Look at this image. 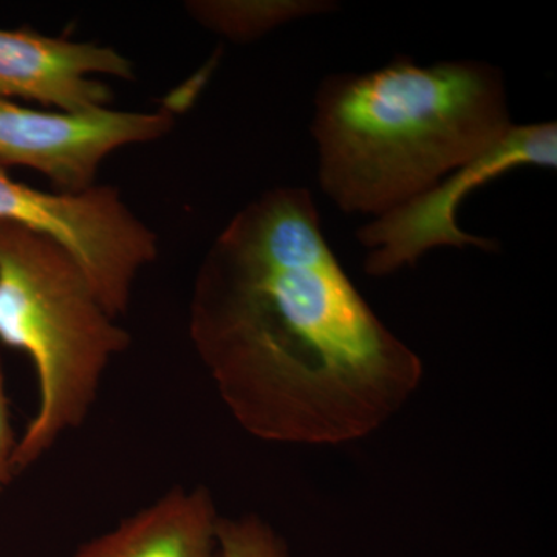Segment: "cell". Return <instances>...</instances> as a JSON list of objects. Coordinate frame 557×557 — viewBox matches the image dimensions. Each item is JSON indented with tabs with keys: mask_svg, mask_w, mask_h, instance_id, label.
<instances>
[{
	"mask_svg": "<svg viewBox=\"0 0 557 557\" xmlns=\"http://www.w3.org/2000/svg\"><path fill=\"white\" fill-rule=\"evenodd\" d=\"M189 335L231 416L263 442L369 437L424 375L347 276L310 190L296 186L260 194L212 242Z\"/></svg>",
	"mask_w": 557,
	"mask_h": 557,
	"instance_id": "6da1fadb",
	"label": "cell"
},
{
	"mask_svg": "<svg viewBox=\"0 0 557 557\" xmlns=\"http://www.w3.org/2000/svg\"><path fill=\"white\" fill-rule=\"evenodd\" d=\"M512 124L504 72L490 62L398 57L370 72L333 73L314 95L319 186L341 211L379 218Z\"/></svg>",
	"mask_w": 557,
	"mask_h": 557,
	"instance_id": "7a4b0ae2",
	"label": "cell"
},
{
	"mask_svg": "<svg viewBox=\"0 0 557 557\" xmlns=\"http://www.w3.org/2000/svg\"><path fill=\"white\" fill-rule=\"evenodd\" d=\"M0 343L32 358L39 384L38 412L14 449L16 474L83 424L131 336L61 245L0 220Z\"/></svg>",
	"mask_w": 557,
	"mask_h": 557,
	"instance_id": "3957f363",
	"label": "cell"
},
{
	"mask_svg": "<svg viewBox=\"0 0 557 557\" xmlns=\"http://www.w3.org/2000/svg\"><path fill=\"white\" fill-rule=\"evenodd\" d=\"M0 220L57 242L78 262L110 317L131 306L139 270L159 255L157 236L112 186L46 193L10 177L0 166Z\"/></svg>",
	"mask_w": 557,
	"mask_h": 557,
	"instance_id": "277c9868",
	"label": "cell"
},
{
	"mask_svg": "<svg viewBox=\"0 0 557 557\" xmlns=\"http://www.w3.org/2000/svg\"><path fill=\"white\" fill-rule=\"evenodd\" d=\"M556 170V121L512 124L490 149L449 172L426 190L397 208L370 219L357 231V239L368 248L364 271L386 277L435 248L474 247L486 252L500 249L497 240L469 234L458 226V207L472 190L518 168Z\"/></svg>",
	"mask_w": 557,
	"mask_h": 557,
	"instance_id": "5b68a950",
	"label": "cell"
},
{
	"mask_svg": "<svg viewBox=\"0 0 557 557\" xmlns=\"http://www.w3.org/2000/svg\"><path fill=\"white\" fill-rule=\"evenodd\" d=\"M174 126L170 110L46 112L0 100V166H24L51 180L61 193L95 185L113 150L156 141Z\"/></svg>",
	"mask_w": 557,
	"mask_h": 557,
	"instance_id": "8992f818",
	"label": "cell"
},
{
	"mask_svg": "<svg viewBox=\"0 0 557 557\" xmlns=\"http://www.w3.org/2000/svg\"><path fill=\"white\" fill-rule=\"evenodd\" d=\"M98 75L132 79L134 67L112 47L0 30V100L22 98L70 113L106 109L112 90Z\"/></svg>",
	"mask_w": 557,
	"mask_h": 557,
	"instance_id": "52a82bcc",
	"label": "cell"
},
{
	"mask_svg": "<svg viewBox=\"0 0 557 557\" xmlns=\"http://www.w3.org/2000/svg\"><path fill=\"white\" fill-rule=\"evenodd\" d=\"M219 520L207 487H174L73 557H223Z\"/></svg>",
	"mask_w": 557,
	"mask_h": 557,
	"instance_id": "ba28073f",
	"label": "cell"
},
{
	"mask_svg": "<svg viewBox=\"0 0 557 557\" xmlns=\"http://www.w3.org/2000/svg\"><path fill=\"white\" fill-rule=\"evenodd\" d=\"M338 10L332 0H214L190 2V16L234 42H249L304 17Z\"/></svg>",
	"mask_w": 557,
	"mask_h": 557,
	"instance_id": "9c48e42d",
	"label": "cell"
},
{
	"mask_svg": "<svg viewBox=\"0 0 557 557\" xmlns=\"http://www.w3.org/2000/svg\"><path fill=\"white\" fill-rule=\"evenodd\" d=\"M218 539L223 557H292L284 539L256 515L220 518Z\"/></svg>",
	"mask_w": 557,
	"mask_h": 557,
	"instance_id": "30bf717a",
	"label": "cell"
},
{
	"mask_svg": "<svg viewBox=\"0 0 557 557\" xmlns=\"http://www.w3.org/2000/svg\"><path fill=\"white\" fill-rule=\"evenodd\" d=\"M17 442L10 424L9 399L5 394L2 359H0V491L14 475L13 454Z\"/></svg>",
	"mask_w": 557,
	"mask_h": 557,
	"instance_id": "8fae6325",
	"label": "cell"
}]
</instances>
